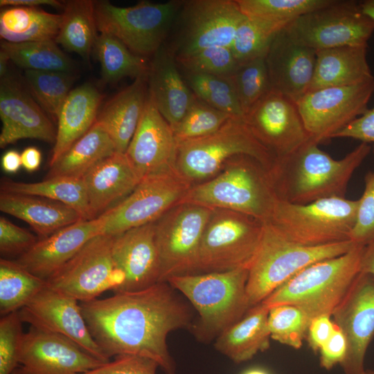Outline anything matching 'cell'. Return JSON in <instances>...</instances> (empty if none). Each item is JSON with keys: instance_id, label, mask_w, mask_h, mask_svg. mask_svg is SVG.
I'll return each instance as SVG.
<instances>
[{"instance_id": "obj_1", "label": "cell", "mask_w": 374, "mask_h": 374, "mask_svg": "<svg viewBox=\"0 0 374 374\" xmlns=\"http://www.w3.org/2000/svg\"><path fill=\"white\" fill-rule=\"evenodd\" d=\"M178 292L168 282H159L80 304L93 339L109 359L142 356L157 362L165 374H176L167 337L193 325L191 308Z\"/></svg>"}, {"instance_id": "obj_2", "label": "cell", "mask_w": 374, "mask_h": 374, "mask_svg": "<svg viewBox=\"0 0 374 374\" xmlns=\"http://www.w3.org/2000/svg\"><path fill=\"white\" fill-rule=\"evenodd\" d=\"M310 140L294 153L276 159L271 169L280 200L306 204L333 197H345L351 177L371 147L360 143L341 159H335Z\"/></svg>"}, {"instance_id": "obj_3", "label": "cell", "mask_w": 374, "mask_h": 374, "mask_svg": "<svg viewBox=\"0 0 374 374\" xmlns=\"http://www.w3.org/2000/svg\"><path fill=\"white\" fill-rule=\"evenodd\" d=\"M279 199L271 170L242 154L230 159L212 179L192 186L181 204L233 211L267 222Z\"/></svg>"}, {"instance_id": "obj_4", "label": "cell", "mask_w": 374, "mask_h": 374, "mask_svg": "<svg viewBox=\"0 0 374 374\" xmlns=\"http://www.w3.org/2000/svg\"><path fill=\"white\" fill-rule=\"evenodd\" d=\"M249 269L175 276L167 280L199 314L190 329L203 343L216 339L251 308L247 294Z\"/></svg>"}, {"instance_id": "obj_5", "label": "cell", "mask_w": 374, "mask_h": 374, "mask_svg": "<svg viewBox=\"0 0 374 374\" xmlns=\"http://www.w3.org/2000/svg\"><path fill=\"white\" fill-rule=\"evenodd\" d=\"M364 247L356 245L341 256L313 263L280 285L260 303L269 309L292 305L311 321L332 316L361 272Z\"/></svg>"}, {"instance_id": "obj_6", "label": "cell", "mask_w": 374, "mask_h": 374, "mask_svg": "<svg viewBox=\"0 0 374 374\" xmlns=\"http://www.w3.org/2000/svg\"><path fill=\"white\" fill-rule=\"evenodd\" d=\"M352 241L305 246L283 237L269 222L264 223L258 249L249 269L247 294L252 308L304 268L337 257L353 248Z\"/></svg>"}, {"instance_id": "obj_7", "label": "cell", "mask_w": 374, "mask_h": 374, "mask_svg": "<svg viewBox=\"0 0 374 374\" xmlns=\"http://www.w3.org/2000/svg\"><path fill=\"white\" fill-rule=\"evenodd\" d=\"M359 200L333 197L306 204L279 199L268 221L287 240L305 246L350 241Z\"/></svg>"}, {"instance_id": "obj_8", "label": "cell", "mask_w": 374, "mask_h": 374, "mask_svg": "<svg viewBox=\"0 0 374 374\" xmlns=\"http://www.w3.org/2000/svg\"><path fill=\"white\" fill-rule=\"evenodd\" d=\"M183 1L154 3L141 1L130 7H118L108 1H95L97 30L111 35L135 55L154 56L163 46L175 23Z\"/></svg>"}, {"instance_id": "obj_9", "label": "cell", "mask_w": 374, "mask_h": 374, "mask_svg": "<svg viewBox=\"0 0 374 374\" xmlns=\"http://www.w3.org/2000/svg\"><path fill=\"white\" fill-rule=\"evenodd\" d=\"M247 155L269 169L275 159L242 119L231 118L209 135L177 143L175 168L190 181L211 177L233 157Z\"/></svg>"}, {"instance_id": "obj_10", "label": "cell", "mask_w": 374, "mask_h": 374, "mask_svg": "<svg viewBox=\"0 0 374 374\" xmlns=\"http://www.w3.org/2000/svg\"><path fill=\"white\" fill-rule=\"evenodd\" d=\"M264 223L241 213L213 209L202 238L195 274L249 269Z\"/></svg>"}, {"instance_id": "obj_11", "label": "cell", "mask_w": 374, "mask_h": 374, "mask_svg": "<svg viewBox=\"0 0 374 374\" xmlns=\"http://www.w3.org/2000/svg\"><path fill=\"white\" fill-rule=\"evenodd\" d=\"M285 30L294 42L314 51L368 46L374 21L363 12L359 2L335 0L296 18Z\"/></svg>"}, {"instance_id": "obj_12", "label": "cell", "mask_w": 374, "mask_h": 374, "mask_svg": "<svg viewBox=\"0 0 374 374\" xmlns=\"http://www.w3.org/2000/svg\"><path fill=\"white\" fill-rule=\"evenodd\" d=\"M191 186L175 168L143 177L125 199L101 214L103 234L114 236L156 222L181 204Z\"/></svg>"}, {"instance_id": "obj_13", "label": "cell", "mask_w": 374, "mask_h": 374, "mask_svg": "<svg viewBox=\"0 0 374 374\" xmlns=\"http://www.w3.org/2000/svg\"><path fill=\"white\" fill-rule=\"evenodd\" d=\"M213 209L182 203L154 222L159 282L196 273L202 238Z\"/></svg>"}, {"instance_id": "obj_14", "label": "cell", "mask_w": 374, "mask_h": 374, "mask_svg": "<svg viewBox=\"0 0 374 374\" xmlns=\"http://www.w3.org/2000/svg\"><path fill=\"white\" fill-rule=\"evenodd\" d=\"M181 28L174 47L175 59L204 48H231L236 31L247 18L236 0L183 1Z\"/></svg>"}, {"instance_id": "obj_15", "label": "cell", "mask_w": 374, "mask_h": 374, "mask_svg": "<svg viewBox=\"0 0 374 374\" xmlns=\"http://www.w3.org/2000/svg\"><path fill=\"white\" fill-rule=\"evenodd\" d=\"M114 236L101 234L88 241L53 276L47 285L78 300L87 302L123 282L112 256Z\"/></svg>"}, {"instance_id": "obj_16", "label": "cell", "mask_w": 374, "mask_h": 374, "mask_svg": "<svg viewBox=\"0 0 374 374\" xmlns=\"http://www.w3.org/2000/svg\"><path fill=\"white\" fill-rule=\"evenodd\" d=\"M373 92L374 79L309 91L296 103L311 139L320 144L366 112Z\"/></svg>"}, {"instance_id": "obj_17", "label": "cell", "mask_w": 374, "mask_h": 374, "mask_svg": "<svg viewBox=\"0 0 374 374\" xmlns=\"http://www.w3.org/2000/svg\"><path fill=\"white\" fill-rule=\"evenodd\" d=\"M243 121L275 160L290 155L312 139L296 102L274 90L261 98Z\"/></svg>"}, {"instance_id": "obj_18", "label": "cell", "mask_w": 374, "mask_h": 374, "mask_svg": "<svg viewBox=\"0 0 374 374\" xmlns=\"http://www.w3.org/2000/svg\"><path fill=\"white\" fill-rule=\"evenodd\" d=\"M331 317L346 341L340 364L344 374H364L366 351L374 337V276L360 272Z\"/></svg>"}, {"instance_id": "obj_19", "label": "cell", "mask_w": 374, "mask_h": 374, "mask_svg": "<svg viewBox=\"0 0 374 374\" xmlns=\"http://www.w3.org/2000/svg\"><path fill=\"white\" fill-rule=\"evenodd\" d=\"M19 314L23 323L60 335L104 363L110 361L93 339L80 302L47 283L19 310Z\"/></svg>"}, {"instance_id": "obj_20", "label": "cell", "mask_w": 374, "mask_h": 374, "mask_svg": "<svg viewBox=\"0 0 374 374\" xmlns=\"http://www.w3.org/2000/svg\"><path fill=\"white\" fill-rule=\"evenodd\" d=\"M103 364L70 339L30 326L24 332L19 366L12 374H80Z\"/></svg>"}, {"instance_id": "obj_21", "label": "cell", "mask_w": 374, "mask_h": 374, "mask_svg": "<svg viewBox=\"0 0 374 374\" xmlns=\"http://www.w3.org/2000/svg\"><path fill=\"white\" fill-rule=\"evenodd\" d=\"M0 134L1 148L23 139L55 143V130L26 87L10 74L0 81Z\"/></svg>"}, {"instance_id": "obj_22", "label": "cell", "mask_w": 374, "mask_h": 374, "mask_svg": "<svg viewBox=\"0 0 374 374\" xmlns=\"http://www.w3.org/2000/svg\"><path fill=\"white\" fill-rule=\"evenodd\" d=\"M177 146L173 130L148 93L126 155L142 179L175 168Z\"/></svg>"}, {"instance_id": "obj_23", "label": "cell", "mask_w": 374, "mask_h": 374, "mask_svg": "<svg viewBox=\"0 0 374 374\" xmlns=\"http://www.w3.org/2000/svg\"><path fill=\"white\" fill-rule=\"evenodd\" d=\"M112 256L123 282L114 292H135L159 282L154 222L114 236Z\"/></svg>"}, {"instance_id": "obj_24", "label": "cell", "mask_w": 374, "mask_h": 374, "mask_svg": "<svg viewBox=\"0 0 374 374\" xmlns=\"http://www.w3.org/2000/svg\"><path fill=\"white\" fill-rule=\"evenodd\" d=\"M104 218L80 220L39 240L16 261L36 276L47 280L91 239L103 234Z\"/></svg>"}, {"instance_id": "obj_25", "label": "cell", "mask_w": 374, "mask_h": 374, "mask_svg": "<svg viewBox=\"0 0 374 374\" xmlns=\"http://www.w3.org/2000/svg\"><path fill=\"white\" fill-rule=\"evenodd\" d=\"M285 28L271 44L265 61L271 90L296 102L309 91L316 51L294 42Z\"/></svg>"}, {"instance_id": "obj_26", "label": "cell", "mask_w": 374, "mask_h": 374, "mask_svg": "<svg viewBox=\"0 0 374 374\" xmlns=\"http://www.w3.org/2000/svg\"><path fill=\"white\" fill-rule=\"evenodd\" d=\"M147 80L150 97L175 131L196 96L181 75L170 48L162 46L153 56Z\"/></svg>"}, {"instance_id": "obj_27", "label": "cell", "mask_w": 374, "mask_h": 374, "mask_svg": "<svg viewBox=\"0 0 374 374\" xmlns=\"http://www.w3.org/2000/svg\"><path fill=\"white\" fill-rule=\"evenodd\" d=\"M91 215L104 213L112 202L131 193L141 179L125 153L116 152L82 177Z\"/></svg>"}, {"instance_id": "obj_28", "label": "cell", "mask_w": 374, "mask_h": 374, "mask_svg": "<svg viewBox=\"0 0 374 374\" xmlns=\"http://www.w3.org/2000/svg\"><path fill=\"white\" fill-rule=\"evenodd\" d=\"M103 95L91 83L72 89L57 116L56 140L49 166L53 165L96 123Z\"/></svg>"}, {"instance_id": "obj_29", "label": "cell", "mask_w": 374, "mask_h": 374, "mask_svg": "<svg viewBox=\"0 0 374 374\" xmlns=\"http://www.w3.org/2000/svg\"><path fill=\"white\" fill-rule=\"evenodd\" d=\"M148 78H139L110 98L96 122L109 135L117 152L125 153L143 113L148 95Z\"/></svg>"}, {"instance_id": "obj_30", "label": "cell", "mask_w": 374, "mask_h": 374, "mask_svg": "<svg viewBox=\"0 0 374 374\" xmlns=\"http://www.w3.org/2000/svg\"><path fill=\"white\" fill-rule=\"evenodd\" d=\"M367 47L343 46L316 51L314 71L309 91L354 85L373 80L367 61Z\"/></svg>"}, {"instance_id": "obj_31", "label": "cell", "mask_w": 374, "mask_h": 374, "mask_svg": "<svg viewBox=\"0 0 374 374\" xmlns=\"http://www.w3.org/2000/svg\"><path fill=\"white\" fill-rule=\"evenodd\" d=\"M1 211L27 222L42 238L84 220L72 207L38 196L1 193Z\"/></svg>"}, {"instance_id": "obj_32", "label": "cell", "mask_w": 374, "mask_h": 374, "mask_svg": "<svg viewBox=\"0 0 374 374\" xmlns=\"http://www.w3.org/2000/svg\"><path fill=\"white\" fill-rule=\"evenodd\" d=\"M269 311L262 303L252 307L241 320L217 337L215 348L236 364L249 361L268 349Z\"/></svg>"}, {"instance_id": "obj_33", "label": "cell", "mask_w": 374, "mask_h": 374, "mask_svg": "<svg viewBox=\"0 0 374 374\" xmlns=\"http://www.w3.org/2000/svg\"><path fill=\"white\" fill-rule=\"evenodd\" d=\"M1 41L24 43L55 40L60 27L62 14H53L39 7L1 8Z\"/></svg>"}, {"instance_id": "obj_34", "label": "cell", "mask_w": 374, "mask_h": 374, "mask_svg": "<svg viewBox=\"0 0 374 374\" xmlns=\"http://www.w3.org/2000/svg\"><path fill=\"white\" fill-rule=\"evenodd\" d=\"M117 152L107 132L96 122L51 166L46 178L82 177L91 168Z\"/></svg>"}, {"instance_id": "obj_35", "label": "cell", "mask_w": 374, "mask_h": 374, "mask_svg": "<svg viewBox=\"0 0 374 374\" xmlns=\"http://www.w3.org/2000/svg\"><path fill=\"white\" fill-rule=\"evenodd\" d=\"M1 193L38 196L64 203L77 211L84 220L91 215L82 177H56L34 183L15 181L3 177Z\"/></svg>"}, {"instance_id": "obj_36", "label": "cell", "mask_w": 374, "mask_h": 374, "mask_svg": "<svg viewBox=\"0 0 374 374\" xmlns=\"http://www.w3.org/2000/svg\"><path fill=\"white\" fill-rule=\"evenodd\" d=\"M94 3L91 0L65 1L60 27L55 39L66 51L78 54L85 60H89L98 35Z\"/></svg>"}, {"instance_id": "obj_37", "label": "cell", "mask_w": 374, "mask_h": 374, "mask_svg": "<svg viewBox=\"0 0 374 374\" xmlns=\"http://www.w3.org/2000/svg\"><path fill=\"white\" fill-rule=\"evenodd\" d=\"M93 51L101 66L103 80L115 83L124 78H148L150 64L128 49L115 37L100 33Z\"/></svg>"}, {"instance_id": "obj_38", "label": "cell", "mask_w": 374, "mask_h": 374, "mask_svg": "<svg viewBox=\"0 0 374 374\" xmlns=\"http://www.w3.org/2000/svg\"><path fill=\"white\" fill-rule=\"evenodd\" d=\"M0 50L10 61L26 70L72 73L73 61L58 47L55 40L10 43L1 41Z\"/></svg>"}, {"instance_id": "obj_39", "label": "cell", "mask_w": 374, "mask_h": 374, "mask_svg": "<svg viewBox=\"0 0 374 374\" xmlns=\"http://www.w3.org/2000/svg\"><path fill=\"white\" fill-rule=\"evenodd\" d=\"M46 286V280L33 274L16 260L1 258V315L19 311Z\"/></svg>"}, {"instance_id": "obj_40", "label": "cell", "mask_w": 374, "mask_h": 374, "mask_svg": "<svg viewBox=\"0 0 374 374\" xmlns=\"http://www.w3.org/2000/svg\"><path fill=\"white\" fill-rule=\"evenodd\" d=\"M291 21L247 17L239 26L231 46L238 64L265 57L276 36Z\"/></svg>"}, {"instance_id": "obj_41", "label": "cell", "mask_w": 374, "mask_h": 374, "mask_svg": "<svg viewBox=\"0 0 374 374\" xmlns=\"http://www.w3.org/2000/svg\"><path fill=\"white\" fill-rule=\"evenodd\" d=\"M184 80L193 93L204 103L235 118L244 119L232 76L186 71Z\"/></svg>"}, {"instance_id": "obj_42", "label": "cell", "mask_w": 374, "mask_h": 374, "mask_svg": "<svg viewBox=\"0 0 374 374\" xmlns=\"http://www.w3.org/2000/svg\"><path fill=\"white\" fill-rule=\"evenodd\" d=\"M75 80V74L69 72L24 71V82L29 92L42 109L54 118H57Z\"/></svg>"}, {"instance_id": "obj_43", "label": "cell", "mask_w": 374, "mask_h": 374, "mask_svg": "<svg viewBox=\"0 0 374 374\" xmlns=\"http://www.w3.org/2000/svg\"><path fill=\"white\" fill-rule=\"evenodd\" d=\"M335 0H236L241 12L249 18L292 21L327 6Z\"/></svg>"}, {"instance_id": "obj_44", "label": "cell", "mask_w": 374, "mask_h": 374, "mask_svg": "<svg viewBox=\"0 0 374 374\" xmlns=\"http://www.w3.org/2000/svg\"><path fill=\"white\" fill-rule=\"evenodd\" d=\"M232 79L244 117L271 90L265 57L240 64Z\"/></svg>"}, {"instance_id": "obj_45", "label": "cell", "mask_w": 374, "mask_h": 374, "mask_svg": "<svg viewBox=\"0 0 374 374\" xmlns=\"http://www.w3.org/2000/svg\"><path fill=\"white\" fill-rule=\"evenodd\" d=\"M267 323L271 339L299 349L307 337L310 321L299 308L280 305L269 309Z\"/></svg>"}, {"instance_id": "obj_46", "label": "cell", "mask_w": 374, "mask_h": 374, "mask_svg": "<svg viewBox=\"0 0 374 374\" xmlns=\"http://www.w3.org/2000/svg\"><path fill=\"white\" fill-rule=\"evenodd\" d=\"M231 118L233 117L210 106L196 96L174 131L177 143L213 134Z\"/></svg>"}, {"instance_id": "obj_47", "label": "cell", "mask_w": 374, "mask_h": 374, "mask_svg": "<svg viewBox=\"0 0 374 374\" xmlns=\"http://www.w3.org/2000/svg\"><path fill=\"white\" fill-rule=\"evenodd\" d=\"M187 72L232 76L239 66L231 48L211 47L175 59Z\"/></svg>"}, {"instance_id": "obj_48", "label": "cell", "mask_w": 374, "mask_h": 374, "mask_svg": "<svg viewBox=\"0 0 374 374\" xmlns=\"http://www.w3.org/2000/svg\"><path fill=\"white\" fill-rule=\"evenodd\" d=\"M19 311L1 316L0 319V374H12L19 366L24 332Z\"/></svg>"}, {"instance_id": "obj_49", "label": "cell", "mask_w": 374, "mask_h": 374, "mask_svg": "<svg viewBox=\"0 0 374 374\" xmlns=\"http://www.w3.org/2000/svg\"><path fill=\"white\" fill-rule=\"evenodd\" d=\"M355 224L350 233V241L366 247L374 242V170L364 177V190L358 199Z\"/></svg>"}, {"instance_id": "obj_50", "label": "cell", "mask_w": 374, "mask_h": 374, "mask_svg": "<svg viewBox=\"0 0 374 374\" xmlns=\"http://www.w3.org/2000/svg\"><path fill=\"white\" fill-rule=\"evenodd\" d=\"M38 238L27 229L0 217V253L3 256L24 254L33 247Z\"/></svg>"}, {"instance_id": "obj_51", "label": "cell", "mask_w": 374, "mask_h": 374, "mask_svg": "<svg viewBox=\"0 0 374 374\" xmlns=\"http://www.w3.org/2000/svg\"><path fill=\"white\" fill-rule=\"evenodd\" d=\"M159 364L154 360L134 355L115 357L114 360L80 374H156Z\"/></svg>"}, {"instance_id": "obj_52", "label": "cell", "mask_w": 374, "mask_h": 374, "mask_svg": "<svg viewBox=\"0 0 374 374\" xmlns=\"http://www.w3.org/2000/svg\"><path fill=\"white\" fill-rule=\"evenodd\" d=\"M333 138H351L361 143H372L374 155V107L368 109L362 116L336 133Z\"/></svg>"}, {"instance_id": "obj_53", "label": "cell", "mask_w": 374, "mask_h": 374, "mask_svg": "<svg viewBox=\"0 0 374 374\" xmlns=\"http://www.w3.org/2000/svg\"><path fill=\"white\" fill-rule=\"evenodd\" d=\"M346 348L345 337L335 326L331 337L319 350L321 366L330 370L337 364H341L346 357Z\"/></svg>"}, {"instance_id": "obj_54", "label": "cell", "mask_w": 374, "mask_h": 374, "mask_svg": "<svg viewBox=\"0 0 374 374\" xmlns=\"http://www.w3.org/2000/svg\"><path fill=\"white\" fill-rule=\"evenodd\" d=\"M335 328V325L330 316L323 315L313 319L306 337L311 349L318 352L331 337Z\"/></svg>"}, {"instance_id": "obj_55", "label": "cell", "mask_w": 374, "mask_h": 374, "mask_svg": "<svg viewBox=\"0 0 374 374\" xmlns=\"http://www.w3.org/2000/svg\"><path fill=\"white\" fill-rule=\"evenodd\" d=\"M65 1L57 0H1V8L8 6L39 7L49 6L57 8H64Z\"/></svg>"}, {"instance_id": "obj_56", "label": "cell", "mask_w": 374, "mask_h": 374, "mask_svg": "<svg viewBox=\"0 0 374 374\" xmlns=\"http://www.w3.org/2000/svg\"><path fill=\"white\" fill-rule=\"evenodd\" d=\"M21 163L24 168L32 172L37 170L42 162V153L35 147H28L21 154Z\"/></svg>"}, {"instance_id": "obj_57", "label": "cell", "mask_w": 374, "mask_h": 374, "mask_svg": "<svg viewBox=\"0 0 374 374\" xmlns=\"http://www.w3.org/2000/svg\"><path fill=\"white\" fill-rule=\"evenodd\" d=\"M22 166L21 154L14 150L5 152L1 157V167L7 173H15Z\"/></svg>"}, {"instance_id": "obj_58", "label": "cell", "mask_w": 374, "mask_h": 374, "mask_svg": "<svg viewBox=\"0 0 374 374\" xmlns=\"http://www.w3.org/2000/svg\"><path fill=\"white\" fill-rule=\"evenodd\" d=\"M361 272L374 276V242L364 247L361 260Z\"/></svg>"}, {"instance_id": "obj_59", "label": "cell", "mask_w": 374, "mask_h": 374, "mask_svg": "<svg viewBox=\"0 0 374 374\" xmlns=\"http://www.w3.org/2000/svg\"><path fill=\"white\" fill-rule=\"evenodd\" d=\"M362 10L374 21V0H365L359 2Z\"/></svg>"}, {"instance_id": "obj_60", "label": "cell", "mask_w": 374, "mask_h": 374, "mask_svg": "<svg viewBox=\"0 0 374 374\" xmlns=\"http://www.w3.org/2000/svg\"><path fill=\"white\" fill-rule=\"evenodd\" d=\"M9 58L6 54L0 50V77L1 78L6 76L8 73V62Z\"/></svg>"}, {"instance_id": "obj_61", "label": "cell", "mask_w": 374, "mask_h": 374, "mask_svg": "<svg viewBox=\"0 0 374 374\" xmlns=\"http://www.w3.org/2000/svg\"><path fill=\"white\" fill-rule=\"evenodd\" d=\"M243 374H268V373L261 369L253 368L246 371Z\"/></svg>"}, {"instance_id": "obj_62", "label": "cell", "mask_w": 374, "mask_h": 374, "mask_svg": "<svg viewBox=\"0 0 374 374\" xmlns=\"http://www.w3.org/2000/svg\"><path fill=\"white\" fill-rule=\"evenodd\" d=\"M364 374H374V369H366Z\"/></svg>"}]
</instances>
